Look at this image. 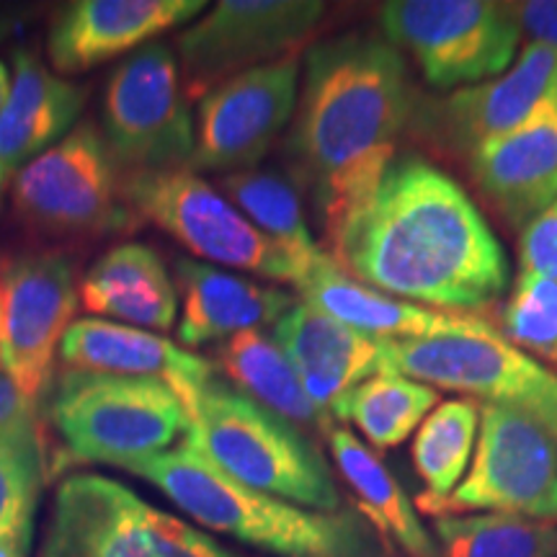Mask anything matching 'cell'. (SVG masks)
I'll use <instances>...</instances> for the list:
<instances>
[{"label": "cell", "instance_id": "cell-4", "mask_svg": "<svg viewBox=\"0 0 557 557\" xmlns=\"http://www.w3.org/2000/svg\"><path fill=\"white\" fill-rule=\"evenodd\" d=\"M184 408V442L227 478L315 511L341 508L329 462L302 429L220 380L218 369Z\"/></svg>", "mask_w": 557, "mask_h": 557}, {"label": "cell", "instance_id": "cell-10", "mask_svg": "<svg viewBox=\"0 0 557 557\" xmlns=\"http://www.w3.org/2000/svg\"><path fill=\"white\" fill-rule=\"evenodd\" d=\"M421 508L513 513L557 524V436L524 410L483 403L468 475L447 500Z\"/></svg>", "mask_w": 557, "mask_h": 557}, {"label": "cell", "instance_id": "cell-12", "mask_svg": "<svg viewBox=\"0 0 557 557\" xmlns=\"http://www.w3.org/2000/svg\"><path fill=\"white\" fill-rule=\"evenodd\" d=\"M13 205L54 233H120L137 220L122 197V171L90 122L75 124L13 176Z\"/></svg>", "mask_w": 557, "mask_h": 557}, {"label": "cell", "instance_id": "cell-15", "mask_svg": "<svg viewBox=\"0 0 557 557\" xmlns=\"http://www.w3.org/2000/svg\"><path fill=\"white\" fill-rule=\"evenodd\" d=\"M299 99V54L222 81L194 114L191 173L256 171L292 122Z\"/></svg>", "mask_w": 557, "mask_h": 557}, {"label": "cell", "instance_id": "cell-26", "mask_svg": "<svg viewBox=\"0 0 557 557\" xmlns=\"http://www.w3.org/2000/svg\"><path fill=\"white\" fill-rule=\"evenodd\" d=\"M329 444L341 475L357 496L369 524L406 549L408 557H442L438 545L418 519L413 500L398 480L389 475L382 459L346 429H333Z\"/></svg>", "mask_w": 557, "mask_h": 557}, {"label": "cell", "instance_id": "cell-14", "mask_svg": "<svg viewBox=\"0 0 557 557\" xmlns=\"http://www.w3.org/2000/svg\"><path fill=\"white\" fill-rule=\"evenodd\" d=\"M78 305L73 261L60 250L21 253L0 263V369L32 403L50 387Z\"/></svg>", "mask_w": 557, "mask_h": 557}, {"label": "cell", "instance_id": "cell-9", "mask_svg": "<svg viewBox=\"0 0 557 557\" xmlns=\"http://www.w3.org/2000/svg\"><path fill=\"white\" fill-rule=\"evenodd\" d=\"M103 143L122 173L186 169L194 116L176 54L160 41L139 47L103 88Z\"/></svg>", "mask_w": 557, "mask_h": 557}, {"label": "cell", "instance_id": "cell-25", "mask_svg": "<svg viewBox=\"0 0 557 557\" xmlns=\"http://www.w3.org/2000/svg\"><path fill=\"white\" fill-rule=\"evenodd\" d=\"M212 367L225 374L230 385L261 403L271 413L282 416L292 426L315 429L325 438L336 429V421L305 393L287 354L267 331L256 329L222 341L214 348Z\"/></svg>", "mask_w": 557, "mask_h": 557}, {"label": "cell", "instance_id": "cell-21", "mask_svg": "<svg viewBox=\"0 0 557 557\" xmlns=\"http://www.w3.org/2000/svg\"><path fill=\"white\" fill-rule=\"evenodd\" d=\"M60 357L67 369L160 380L173 387L181 403L214 374L212 361L158 333L99 318L73 320L62 338Z\"/></svg>", "mask_w": 557, "mask_h": 557}, {"label": "cell", "instance_id": "cell-3", "mask_svg": "<svg viewBox=\"0 0 557 557\" xmlns=\"http://www.w3.org/2000/svg\"><path fill=\"white\" fill-rule=\"evenodd\" d=\"M199 527L276 557H382L372 527L354 511H315L227 478L181 442L129 470Z\"/></svg>", "mask_w": 557, "mask_h": 557}, {"label": "cell", "instance_id": "cell-38", "mask_svg": "<svg viewBox=\"0 0 557 557\" xmlns=\"http://www.w3.org/2000/svg\"><path fill=\"white\" fill-rule=\"evenodd\" d=\"M11 32V21H5V18H0V39L5 37V34Z\"/></svg>", "mask_w": 557, "mask_h": 557}, {"label": "cell", "instance_id": "cell-16", "mask_svg": "<svg viewBox=\"0 0 557 557\" xmlns=\"http://www.w3.org/2000/svg\"><path fill=\"white\" fill-rule=\"evenodd\" d=\"M553 96H557V50L527 45L498 78L451 90L426 101L416 114L431 139L470 158L491 139L521 127Z\"/></svg>", "mask_w": 557, "mask_h": 557}, {"label": "cell", "instance_id": "cell-18", "mask_svg": "<svg viewBox=\"0 0 557 557\" xmlns=\"http://www.w3.org/2000/svg\"><path fill=\"white\" fill-rule=\"evenodd\" d=\"M271 336L287 354L310 400L333 421L341 400L385 367V341L348 329L308 302L292 305Z\"/></svg>", "mask_w": 557, "mask_h": 557}, {"label": "cell", "instance_id": "cell-28", "mask_svg": "<svg viewBox=\"0 0 557 557\" xmlns=\"http://www.w3.org/2000/svg\"><path fill=\"white\" fill-rule=\"evenodd\" d=\"M438 403L434 387L398 372H377L341 400L336 421H351L374 449H393L418 431Z\"/></svg>", "mask_w": 557, "mask_h": 557}, {"label": "cell", "instance_id": "cell-17", "mask_svg": "<svg viewBox=\"0 0 557 557\" xmlns=\"http://www.w3.org/2000/svg\"><path fill=\"white\" fill-rule=\"evenodd\" d=\"M205 9V0H75L52 21L47 58L62 75L86 73L124 52H137Z\"/></svg>", "mask_w": 557, "mask_h": 557}, {"label": "cell", "instance_id": "cell-29", "mask_svg": "<svg viewBox=\"0 0 557 557\" xmlns=\"http://www.w3.org/2000/svg\"><path fill=\"white\" fill-rule=\"evenodd\" d=\"M478 431L480 406L470 398L438 403L423 418L413 438V462L426 485V496L418 504H438L457 491L470 470Z\"/></svg>", "mask_w": 557, "mask_h": 557}, {"label": "cell", "instance_id": "cell-8", "mask_svg": "<svg viewBox=\"0 0 557 557\" xmlns=\"http://www.w3.org/2000/svg\"><path fill=\"white\" fill-rule=\"evenodd\" d=\"M380 24L434 88L498 78L513 65L521 39L508 5L493 0H393L382 5Z\"/></svg>", "mask_w": 557, "mask_h": 557}, {"label": "cell", "instance_id": "cell-20", "mask_svg": "<svg viewBox=\"0 0 557 557\" xmlns=\"http://www.w3.org/2000/svg\"><path fill=\"white\" fill-rule=\"evenodd\" d=\"M302 302L312 305L348 329L367 333L380 341H416L442 336H487L496 329L475 315L442 312L406 302V299L382 295L369 289L338 269V263L325 253L312 263L308 274L295 284Z\"/></svg>", "mask_w": 557, "mask_h": 557}, {"label": "cell", "instance_id": "cell-5", "mask_svg": "<svg viewBox=\"0 0 557 557\" xmlns=\"http://www.w3.org/2000/svg\"><path fill=\"white\" fill-rule=\"evenodd\" d=\"M50 416L78 462L132 470L189 434V413L173 387L150 377L65 369Z\"/></svg>", "mask_w": 557, "mask_h": 557}, {"label": "cell", "instance_id": "cell-34", "mask_svg": "<svg viewBox=\"0 0 557 557\" xmlns=\"http://www.w3.org/2000/svg\"><path fill=\"white\" fill-rule=\"evenodd\" d=\"M513 24L529 45L557 50V0H524V3H506Z\"/></svg>", "mask_w": 557, "mask_h": 557}, {"label": "cell", "instance_id": "cell-36", "mask_svg": "<svg viewBox=\"0 0 557 557\" xmlns=\"http://www.w3.org/2000/svg\"><path fill=\"white\" fill-rule=\"evenodd\" d=\"M32 540H11L0 545V557H29Z\"/></svg>", "mask_w": 557, "mask_h": 557}, {"label": "cell", "instance_id": "cell-6", "mask_svg": "<svg viewBox=\"0 0 557 557\" xmlns=\"http://www.w3.org/2000/svg\"><path fill=\"white\" fill-rule=\"evenodd\" d=\"M39 557H235L120 480L73 475L54 493Z\"/></svg>", "mask_w": 557, "mask_h": 557}, {"label": "cell", "instance_id": "cell-19", "mask_svg": "<svg viewBox=\"0 0 557 557\" xmlns=\"http://www.w3.org/2000/svg\"><path fill=\"white\" fill-rule=\"evenodd\" d=\"M470 171L508 225H529L557 199V96L521 127L472 152Z\"/></svg>", "mask_w": 557, "mask_h": 557}, {"label": "cell", "instance_id": "cell-22", "mask_svg": "<svg viewBox=\"0 0 557 557\" xmlns=\"http://www.w3.org/2000/svg\"><path fill=\"white\" fill-rule=\"evenodd\" d=\"M86 90L54 75L29 47L13 52L9 99L0 111V178L9 181L78 124Z\"/></svg>", "mask_w": 557, "mask_h": 557}, {"label": "cell", "instance_id": "cell-24", "mask_svg": "<svg viewBox=\"0 0 557 557\" xmlns=\"http://www.w3.org/2000/svg\"><path fill=\"white\" fill-rule=\"evenodd\" d=\"M81 305L101 318L143 331H169L176 323L178 289L158 250L122 243L90 267L81 282Z\"/></svg>", "mask_w": 557, "mask_h": 557}, {"label": "cell", "instance_id": "cell-30", "mask_svg": "<svg viewBox=\"0 0 557 557\" xmlns=\"http://www.w3.org/2000/svg\"><path fill=\"white\" fill-rule=\"evenodd\" d=\"M442 557H557V524L513 513L438 517Z\"/></svg>", "mask_w": 557, "mask_h": 557}, {"label": "cell", "instance_id": "cell-35", "mask_svg": "<svg viewBox=\"0 0 557 557\" xmlns=\"http://www.w3.org/2000/svg\"><path fill=\"white\" fill-rule=\"evenodd\" d=\"M37 416V403L21 395V389L13 385L9 374L0 369V429L11 426V423L24 421V418Z\"/></svg>", "mask_w": 557, "mask_h": 557}, {"label": "cell", "instance_id": "cell-31", "mask_svg": "<svg viewBox=\"0 0 557 557\" xmlns=\"http://www.w3.org/2000/svg\"><path fill=\"white\" fill-rule=\"evenodd\" d=\"M45 470L37 416L0 429V545L32 540Z\"/></svg>", "mask_w": 557, "mask_h": 557}, {"label": "cell", "instance_id": "cell-2", "mask_svg": "<svg viewBox=\"0 0 557 557\" xmlns=\"http://www.w3.org/2000/svg\"><path fill=\"white\" fill-rule=\"evenodd\" d=\"M413 114L406 58L385 37L346 32L310 47L284 156L325 240L377 189Z\"/></svg>", "mask_w": 557, "mask_h": 557}, {"label": "cell", "instance_id": "cell-13", "mask_svg": "<svg viewBox=\"0 0 557 557\" xmlns=\"http://www.w3.org/2000/svg\"><path fill=\"white\" fill-rule=\"evenodd\" d=\"M323 16L320 0H220L176 37L186 94L201 99L233 75L297 54Z\"/></svg>", "mask_w": 557, "mask_h": 557}, {"label": "cell", "instance_id": "cell-23", "mask_svg": "<svg viewBox=\"0 0 557 557\" xmlns=\"http://www.w3.org/2000/svg\"><path fill=\"white\" fill-rule=\"evenodd\" d=\"M176 284L184 297L178 323L184 346L222 344L238 333L263 331L295 305L289 292L194 259L176 261Z\"/></svg>", "mask_w": 557, "mask_h": 557}, {"label": "cell", "instance_id": "cell-7", "mask_svg": "<svg viewBox=\"0 0 557 557\" xmlns=\"http://www.w3.org/2000/svg\"><path fill=\"white\" fill-rule=\"evenodd\" d=\"M122 197L135 218L165 230L205 263L295 284L297 271L287 256L189 169L122 173Z\"/></svg>", "mask_w": 557, "mask_h": 557}, {"label": "cell", "instance_id": "cell-32", "mask_svg": "<svg viewBox=\"0 0 557 557\" xmlns=\"http://www.w3.org/2000/svg\"><path fill=\"white\" fill-rule=\"evenodd\" d=\"M504 333L517 348L545 359L557 346V282L547 276L519 274L513 295L504 308Z\"/></svg>", "mask_w": 557, "mask_h": 557}, {"label": "cell", "instance_id": "cell-37", "mask_svg": "<svg viewBox=\"0 0 557 557\" xmlns=\"http://www.w3.org/2000/svg\"><path fill=\"white\" fill-rule=\"evenodd\" d=\"M9 90H11V70L5 67V62L0 60V111H3V103L9 99ZM5 181L0 178V191H3Z\"/></svg>", "mask_w": 557, "mask_h": 557}, {"label": "cell", "instance_id": "cell-1", "mask_svg": "<svg viewBox=\"0 0 557 557\" xmlns=\"http://www.w3.org/2000/svg\"><path fill=\"white\" fill-rule=\"evenodd\" d=\"M329 248L364 287L431 310L472 315L508 284L506 253L475 201L418 156L395 158Z\"/></svg>", "mask_w": 557, "mask_h": 557}, {"label": "cell", "instance_id": "cell-33", "mask_svg": "<svg viewBox=\"0 0 557 557\" xmlns=\"http://www.w3.org/2000/svg\"><path fill=\"white\" fill-rule=\"evenodd\" d=\"M519 274L547 276L557 282V199L521 227Z\"/></svg>", "mask_w": 557, "mask_h": 557}, {"label": "cell", "instance_id": "cell-11", "mask_svg": "<svg viewBox=\"0 0 557 557\" xmlns=\"http://www.w3.org/2000/svg\"><path fill=\"white\" fill-rule=\"evenodd\" d=\"M382 372L519 408L557 436V374L500 333L385 341Z\"/></svg>", "mask_w": 557, "mask_h": 557}, {"label": "cell", "instance_id": "cell-27", "mask_svg": "<svg viewBox=\"0 0 557 557\" xmlns=\"http://www.w3.org/2000/svg\"><path fill=\"white\" fill-rule=\"evenodd\" d=\"M218 184L222 194L292 261L297 271L295 284L308 274L312 263L329 253L312 238L302 201L287 178L271 171H240L220 176Z\"/></svg>", "mask_w": 557, "mask_h": 557}]
</instances>
